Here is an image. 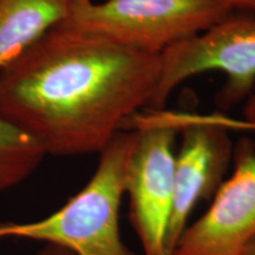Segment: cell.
Wrapping results in <instances>:
<instances>
[{
    "mask_svg": "<svg viewBox=\"0 0 255 255\" xmlns=\"http://www.w3.org/2000/svg\"><path fill=\"white\" fill-rule=\"evenodd\" d=\"M161 55L64 20L0 70V119L45 155L100 152L157 88Z\"/></svg>",
    "mask_w": 255,
    "mask_h": 255,
    "instance_id": "1",
    "label": "cell"
},
{
    "mask_svg": "<svg viewBox=\"0 0 255 255\" xmlns=\"http://www.w3.org/2000/svg\"><path fill=\"white\" fill-rule=\"evenodd\" d=\"M133 131H120L100 152L89 182L57 212L28 223H0V239L17 238L62 247L75 255H136L123 244L120 209Z\"/></svg>",
    "mask_w": 255,
    "mask_h": 255,
    "instance_id": "2",
    "label": "cell"
},
{
    "mask_svg": "<svg viewBox=\"0 0 255 255\" xmlns=\"http://www.w3.org/2000/svg\"><path fill=\"white\" fill-rule=\"evenodd\" d=\"M233 12L219 0H72L66 20L132 50L162 55Z\"/></svg>",
    "mask_w": 255,
    "mask_h": 255,
    "instance_id": "3",
    "label": "cell"
},
{
    "mask_svg": "<svg viewBox=\"0 0 255 255\" xmlns=\"http://www.w3.org/2000/svg\"><path fill=\"white\" fill-rule=\"evenodd\" d=\"M209 71L226 76L220 104L246 100L255 87V14L233 12L199 34L161 55L157 88L146 110H162L175 89L188 78Z\"/></svg>",
    "mask_w": 255,
    "mask_h": 255,
    "instance_id": "4",
    "label": "cell"
},
{
    "mask_svg": "<svg viewBox=\"0 0 255 255\" xmlns=\"http://www.w3.org/2000/svg\"><path fill=\"white\" fill-rule=\"evenodd\" d=\"M148 122L171 127L181 135V146L175 154L174 195L165 247L174 255L194 208L200 201L213 199L225 181L234 156L229 131L201 120L197 113L175 110H143Z\"/></svg>",
    "mask_w": 255,
    "mask_h": 255,
    "instance_id": "5",
    "label": "cell"
},
{
    "mask_svg": "<svg viewBox=\"0 0 255 255\" xmlns=\"http://www.w3.org/2000/svg\"><path fill=\"white\" fill-rule=\"evenodd\" d=\"M133 131L126 175L130 221L145 255H170L165 247L174 195V145L178 131L144 121L127 122Z\"/></svg>",
    "mask_w": 255,
    "mask_h": 255,
    "instance_id": "6",
    "label": "cell"
},
{
    "mask_svg": "<svg viewBox=\"0 0 255 255\" xmlns=\"http://www.w3.org/2000/svg\"><path fill=\"white\" fill-rule=\"evenodd\" d=\"M233 159L231 177L205 214L187 226L174 255H239L255 235V143L241 139Z\"/></svg>",
    "mask_w": 255,
    "mask_h": 255,
    "instance_id": "7",
    "label": "cell"
},
{
    "mask_svg": "<svg viewBox=\"0 0 255 255\" xmlns=\"http://www.w3.org/2000/svg\"><path fill=\"white\" fill-rule=\"evenodd\" d=\"M72 0H0V70L66 20Z\"/></svg>",
    "mask_w": 255,
    "mask_h": 255,
    "instance_id": "8",
    "label": "cell"
},
{
    "mask_svg": "<svg viewBox=\"0 0 255 255\" xmlns=\"http://www.w3.org/2000/svg\"><path fill=\"white\" fill-rule=\"evenodd\" d=\"M45 156L34 139L0 119V195L27 180Z\"/></svg>",
    "mask_w": 255,
    "mask_h": 255,
    "instance_id": "9",
    "label": "cell"
},
{
    "mask_svg": "<svg viewBox=\"0 0 255 255\" xmlns=\"http://www.w3.org/2000/svg\"><path fill=\"white\" fill-rule=\"evenodd\" d=\"M200 119L215 126L225 128L231 131H253L255 132V123H250L245 120L234 119L223 114H199Z\"/></svg>",
    "mask_w": 255,
    "mask_h": 255,
    "instance_id": "10",
    "label": "cell"
},
{
    "mask_svg": "<svg viewBox=\"0 0 255 255\" xmlns=\"http://www.w3.org/2000/svg\"><path fill=\"white\" fill-rule=\"evenodd\" d=\"M235 12H247L255 14V0H219Z\"/></svg>",
    "mask_w": 255,
    "mask_h": 255,
    "instance_id": "11",
    "label": "cell"
},
{
    "mask_svg": "<svg viewBox=\"0 0 255 255\" xmlns=\"http://www.w3.org/2000/svg\"><path fill=\"white\" fill-rule=\"evenodd\" d=\"M250 123H255V92L247 98L244 108V119Z\"/></svg>",
    "mask_w": 255,
    "mask_h": 255,
    "instance_id": "12",
    "label": "cell"
},
{
    "mask_svg": "<svg viewBox=\"0 0 255 255\" xmlns=\"http://www.w3.org/2000/svg\"><path fill=\"white\" fill-rule=\"evenodd\" d=\"M38 255H75L68 250H64L62 247L53 246V245H46L38 252Z\"/></svg>",
    "mask_w": 255,
    "mask_h": 255,
    "instance_id": "13",
    "label": "cell"
},
{
    "mask_svg": "<svg viewBox=\"0 0 255 255\" xmlns=\"http://www.w3.org/2000/svg\"><path fill=\"white\" fill-rule=\"evenodd\" d=\"M239 255H255V235L245 245Z\"/></svg>",
    "mask_w": 255,
    "mask_h": 255,
    "instance_id": "14",
    "label": "cell"
}]
</instances>
